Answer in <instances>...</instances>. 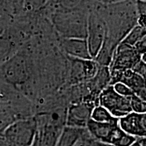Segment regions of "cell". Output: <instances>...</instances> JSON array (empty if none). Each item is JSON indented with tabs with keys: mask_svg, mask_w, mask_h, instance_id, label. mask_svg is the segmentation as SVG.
Listing matches in <instances>:
<instances>
[{
	"mask_svg": "<svg viewBox=\"0 0 146 146\" xmlns=\"http://www.w3.org/2000/svg\"><path fill=\"white\" fill-rule=\"evenodd\" d=\"M96 8L104 21L106 36L101 50L94 60L100 66L108 67L116 47L137 25L136 0L100 3Z\"/></svg>",
	"mask_w": 146,
	"mask_h": 146,
	"instance_id": "cell-1",
	"label": "cell"
},
{
	"mask_svg": "<svg viewBox=\"0 0 146 146\" xmlns=\"http://www.w3.org/2000/svg\"><path fill=\"white\" fill-rule=\"evenodd\" d=\"M90 9L83 7L71 10H56L48 14L53 29L59 38L86 39Z\"/></svg>",
	"mask_w": 146,
	"mask_h": 146,
	"instance_id": "cell-2",
	"label": "cell"
},
{
	"mask_svg": "<svg viewBox=\"0 0 146 146\" xmlns=\"http://www.w3.org/2000/svg\"><path fill=\"white\" fill-rule=\"evenodd\" d=\"M33 72V57L28 49L22 47L0 65V80L18 89L30 80Z\"/></svg>",
	"mask_w": 146,
	"mask_h": 146,
	"instance_id": "cell-3",
	"label": "cell"
},
{
	"mask_svg": "<svg viewBox=\"0 0 146 146\" xmlns=\"http://www.w3.org/2000/svg\"><path fill=\"white\" fill-rule=\"evenodd\" d=\"M91 137L112 146H130L137 139L129 135L120 129L117 121L98 123L89 120L86 127Z\"/></svg>",
	"mask_w": 146,
	"mask_h": 146,
	"instance_id": "cell-4",
	"label": "cell"
},
{
	"mask_svg": "<svg viewBox=\"0 0 146 146\" xmlns=\"http://www.w3.org/2000/svg\"><path fill=\"white\" fill-rule=\"evenodd\" d=\"M37 134L35 116L18 119L11 123L2 133L6 146H31Z\"/></svg>",
	"mask_w": 146,
	"mask_h": 146,
	"instance_id": "cell-5",
	"label": "cell"
},
{
	"mask_svg": "<svg viewBox=\"0 0 146 146\" xmlns=\"http://www.w3.org/2000/svg\"><path fill=\"white\" fill-rule=\"evenodd\" d=\"M106 36L104 21L96 6L91 9L87 20L86 41L92 59H95L101 50Z\"/></svg>",
	"mask_w": 146,
	"mask_h": 146,
	"instance_id": "cell-6",
	"label": "cell"
},
{
	"mask_svg": "<svg viewBox=\"0 0 146 146\" xmlns=\"http://www.w3.org/2000/svg\"><path fill=\"white\" fill-rule=\"evenodd\" d=\"M68 63L66 83L73 86L94 78L100 67L94 59L78 60L68 58Z\"/></svg>",
	"mask_w": 146,
	"mask_h": 146,
	"instance_id": "cell-7",
	"label": "cell"
},
{
	"mask_svg": "<svg viewBox=\"0 0 146 146\" xmlns=\"http://www.w3.org/2000/svg\"><path fill=\"white\" fill-rule=\"evenodd\" d=\"M129 97L118 94L112 85H110L100 92L98 104L106 109L114 117L119 118L132 112Z\"/></svg>",
	"mask_w": 146,
	"mask_h": 146,
	"instance_id": "cell-8",
	"label": "cell"
},
{
	"mask_svg": "<svg viewBox=\"0 0 146 146\" xmlns=\"http://www.w3.org/2000/svg\"><path fill=\"white\" fill-rule=\"evenodd\" d=\"M140 60H141V56L134 47L120 43L113 54L112 61L108 66L109 70H133Z\"/></svg>",
	"mask_w": 146,
	"mask_h": 146,
	"instance_id": "cell-9",
	"label": "cell"
},
{
	"mask_svg": "<svg viewBox=\"0 0 146 146\" xmlns=\"http://www.w3.org/2000/svg\"><path fill=\"white\" fill-rule=\"evenodd\" d=\"M110 83L113 85L116 83H123L129 87L133 94L139 97L144 101L145 96V78L134 72L132 70L123 71H110Z\"/></svg>",
	"mask_w": 146,
	"mask_h": 146,
	"instance_id": "cell-10",
	"label": "cell"
},
{
	"mask_svg": "<svg viewBox=\"0 0 146 146\" xmlns=\"http://www.w3.org/2000/svg\"><path fill=\"white\" fill-rule=\"evenodd\" d=\"M96 106L94 103L89 102H79L69 104L67 108L66 125L86 128L91 119V112Z\"/></svg>",
	"mask_w": 146,
	"mask_h": 146,
	"instance_id": "cell-11",
	"label": "cell"
},
{
	"mask_svg": "<svg viewBox=\"0 0 146 146\" xmlns=\"http://www.w3.org/2000/svg\"><path fill=\"white\" fill-rule=\"evenodd\" d=\"M118 124L124 132L135 138L146 137V114L131 112L118 118Z\"/></svg>",
	"mask_w": 146,
	"mask_h": 146,
	"instance_id": "cell-12",
	"label": "cell"
},
{
	"mask_svg": "<svg viewBox=\"0 0 146 146\" xmlns=\"http://www.w3.org/2000/svg\"><path fill=\"white\" fill-rule=\"evenodd\" d=\"M58 45L59 50L66 57L78 60L92 59L86 39L59 38Z\"/></svg>",
	"mask_w": 146,
	"mask_h": 146,
	"instance_id": "cell-13",
	"label": "cell"
},
{
	"mask_svg": "<svg viewBox=\"0 0 146 146\" xmlns=\"http://www.w3.org/2000/svg\"><path fill=\"white\" fill-rule=\"evenodd\" d=\"M20 45L6 30L0 35V65L20 50Z\"/></svg>",
	"mask_w": 146,
	"mask_h": 146,
	"instance_id": "cell-14",
	"label": "cell"
},
{
	"mask_svg": "<svg viewBox=\"0 0 146 146\" xmlns=\"http://www.w3.org/2000/svg\"><path fill=\"white\" fill-rule=\"evenodd\" d=\"M85 129L86 128H77L66 125L58 137L56 146H74Z\"/></svg>",
	"mask_w": 146,
	"mask_h": 146,
	"instance_id": "cell-15",
	"label": "cell"
},
{
	"mask_svg": "<svg viewBox=\"0 0 146 146\" xmlns=\"http://www.w3.org/2000/svg\"><path fill=\"white\" fill-rule=\"evenodd\" d=\"M145 33L146 27L137 25L129 32V33L120 43L129 46L134 47L137 43L145 37Z\"/></svg>",
	"mask_w": 146,
	"mask_h": 146,
	"instance_id": "cell-16",
	"label": "cell"
},
{
	"mask_svg": "<svg viewBox=\"0 0 146 146\" xmlns=\"http://www.w3.org/2000/svg\"><path fill=\"white\" fill-rule=\"evenodd\" d=\"M91 120L98 123H113L117 121L118 118L114 117L104 107L98 105L93 109L91 112Z\"/></svg>",
	"mask_w": 146,
	"mask_h": 146,
	"instance_id": "cell-17",
	"label": "cell"
},
{
	"mask_svg": "<svg viewBox=\"0 0 146 146\" xmlns=\"http://www.w3.org/2000/svg\"><path fill=\"white\" fill-rule=\"evenodd\" d=\"M74 146H112L94 139L89 134L87 129Z\"/></svg>",
	"mask_w": 146,
	"mask_h": 146,
	"instance_id": "cell-18",
	"label": "cell"
},
{
	"mask_svg": "<svg viewBox=\"0 0 146 146\" xmlns=\"http://www.w3.org/2000/svg\"><path fill=\"white\" fill-rule=\"evenodd\" d=\"M132 112L137 113H145L146 112V102L140 98L139 97L133 94L129 97Z\"/></svg>",
	"mask_w": 146,
	"mask_h": 146,
	"instance_id": "cell-19",
	"label": "cell"
},
{
	"mask_svg": "<svg viewBox=\"0 0 146 146\" xmlns=\"http://www.w3.org/2000/svg\"><path fill=\"white\" fill-rule=\"evenodd\" d=\"M136 8L138 14L137 25L145 27L146 21V1L145 0H136Z\"/></svg>",
	"mask_w": 146,
	"mask_h": 146,
	"instance_id": "cell-20",
	"label": "cell"
},
{
	"mask_svg": "<svg viewBox=\"0 0 146 146\" xmlns=\"http://www.w3.org/2000/svg\"><path fill=\"white\" fill-rule=\"evenodd\" d=\"M112 86L116 93L123 96L129 97L134 94L131 89L123 83H120V82L116 83L114 84Z\"/></svg>",
	"mask_w": 146,
	"mask_h": 146,
	"instance_id": "cell-21",
	"label": "cell"
},
{
	"mask_svg": "<svg viewBox=\"0 0 146 146\" xmlns=\"http://www.w3.org/2000/svg\"><path fill=\"white\" fill-rule=\"evenodd\" d=\"M133 72L139 74L143 78H145V72H146V67H145V62H143V60H140L139 62L135 65V66L133 68L132 70Z\"/></svg>",
	"mask_w": 146,
	"mask_h": 146,
	"instance_id": "cell-22",
	"label": "cell"
},
{
	"mask_svg": "<svg viewBox=\"0 0 146 146\" xmlns=\"http://www.w3.org/2000/svg\"><path fill=\"white\" fill-rule=\"evenodd\" d=\"M145 43H146V37H144L141 41L137 43L135 45L134 48L135 49L137 52L142 56L143 55L145 54Z\"/></svg>",
	"mask_w": 146,
	"mask_h": 146,
	"instance_id": "cell-23",
	"label": "cell"
},
{
	"mask_svg": "<svg viewBox=\"0 0 146 146\" xmlns=\"http://www.w3.org/2000/svg\"><path fill=\"white\" fill-rule=\"evenodd\" d=\"M127 1V0H105L104 3H116L120 2V1Z\"/></svg>",
	"mask_w": 146,
	"mask_h": 146,
	"instance_id": "cell-24",
	"label": "cell"
},
{
	"mask_svg": "<svg viewBox=\"0 0 146 146\" xmlns=\"http://www.w3.org/2000/svg\"><path fill=\"white\" fill-rule=\"evenodd\" d=\"M0 146H6V144H5L2 135H0Z\"/></svg>",
	"mask_w": 146,
	"mask_h": 146,
	"instance_id": "cell-25",
	"label": "cell"
},
{
	"mask_svg": "<svg viewBox=\"0 0 146 146\" xmlns=\"http://www.w3.org/2000/svg\"><path fill=\"white\" fill-rule=\"evenodd\" d=\"M36 135H37V134H36ZM31 146H39V141H38V139H37V136H36L35 139L33 143L32 144Z\"/></svg>",
	"mask_w": 146,
	"mask_h": 146,
	"instance_id": "cell-26",
	"label": "cell"
},
{
	"mask_svg": "<svg viewBox=\"0 0 146 146\" xmlns=\"http://www.w3.org/2000/svg\"><path fill=\"white\" fill-rule=\"evenodd\" d=\"M130 146H141V145H140V144L139 143V142L137 141V139L136 142H135L134 143L132 144V145H130Z\"/></svg>",
	"mask_w": 146,
	"mask_h": 146,
	"instance_id": "cell-27",
	"label": "cell"
}]
</instances>
